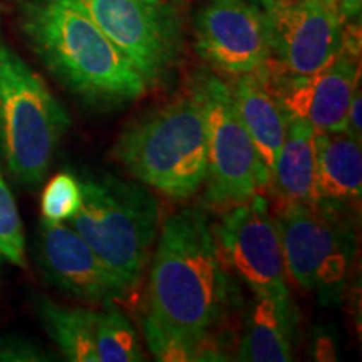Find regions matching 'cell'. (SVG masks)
Returning <instances> with one entry per match:
<instances>
[{
	"label": "cell",
	"instance_id": "6da1fadb",
	"mask_svg": "<svg viewBox=\"0 0 362 362\" xmlns=\"http://www.w3.org/2000/svg\"><path fill=\"white\" fill-rule=\"evenodd\" d=\"M233 279L202 208L163 221L148 284V315L192 337H214L235 307Z\"/></svg>",
	"mask_w": 362,
	"mask_h": 362
},
{
	"label": "cell",
	"instance_id": "7a4b0ae2",
	"mask_svg": "<svg viewBox=\"0 0 362 362\" xmlns=\"http://www.w3.org/2000/svg\"><path fill=\"white\" fill-rule=\"evenodd\" d=\"M19 24L40 62L88 107L119 110L146 94L141 74L79 0H22Z\"/></svg>",
	"mask_w": 362,
	"mask_h": 362
},
{
	"label": "cell",
	"instance_id": "3957f363",
	"mask_svg": "<svg viewBox=\"0 0 362 362\" xmlns=\"http://www.w3.org/2000/svg\"><path fill=\"white\" fill-rule=\"evenodd\" d=\"M112 153L144 187L175 202L194 197L208 173L205 115L194 89L129 121Z\"/></svg>",
	"mask_w": 362,
	"mask_h": 362
},
{
	"label": "cell",
	"instance_id": "277c9868",
	"mask_svg": "<svg viewBox=\"0 0 362 362\" xmlns=\"http://www.w3.org/2000/svg\"><path fill=\"white\" fill-rule=\"evenodd\" d=\"M81 206L69 220L126 291L138 287L158 237L160 206L143 183L112 175L79 181Z\"/></svg>",
	"mask_w": 362,
	"mask_h": 362
},
{
	"label": "cell",
	"instance_id": "5b68a950",
	"mask_svg": "<svg viewBox=\"0 0 362 362\" xmlns=\"http://www.w3.org/2000/svg\"><path fill=\"white\" fill-rule=\"evenodd\" d=\"M69 126L40 76L0 40V148L13 178L37 187Z\"/></svg>",
	"mask_w": 362,
	"mask_h": 362
},
{
	"label": "cell",
	"instance_id": "8992f818",
	"mask_svg": "<svg viewBox=\"0 0 362 362\" xmlns=\"http://www.w3.org/2000/svg\"><path fill=\"white\" fill-rule=\"evenodd\" d=\"M339 210L322 203H284L275 216L287 274L324 304L341 300L356 257L354 228Z\"/></svg>",
	"mask_w": 362,
	"mask_h": 362
},
{
	"label": "cell",
	"instance_id": "52a82bcc",
	"mask_svg": "<svg viewBox=\"0 0 362 362\" xmlns=\"http://www.w3.org/2000/svg\"><path fill=\"white\" fill-rule=\"evenodd\" d=\"M192 88L205 115L206 202L226 208L240 205L265 188L255 146L240 119L230 86L203 71L194 76Z\"/></svg>",
	"mask_w": 362,
	"mask_h": 362
},
{
	"label": "cell",
	"instance_id": "ba28073f",
	"mask_svg": "<svg viewBox=\"0 0 362 362\" xmlns=\"http://www.w3.org/2000/svg\"><path fill=\"white\" fill-rule=\"evenodd\" d=\"M79 2L148 88L171 78L183 49V17L173 0Z\"/></svg>",
	"mask_w": 362,
	"mask_h": 362
},
{
	"label": "cell",
	"instance_id": "9c48e42d",
	"mask_svg": "<svg viewBox=\"0 0 362 362\" xmlns=\"http://www.w3.org/2000/svg\"><path fill=\"white\" fill-rule=\"evenodd\" d=\"M216 243L226 269L242 280L252 293L288 296L285 282L282 237L269 202L260 193L232 210L214 225Z\"/></svg>",
	"mask_w": 362,
	"mask_h": 362
},
{
	"label": "cell",
	"instance_id": "30bf717a",
	"mask_svg": "<svg viewBox=\"0 0 362 362\" xmlns=\"http://www.w3.org/2000/svg\"><path fill=\"white\" fill-rule=\"evenodd\" d=\"M194 51L232 76L255 72L270 61L267 11L250 0H206L193 24Z\"/></svg>",
	"mask_w": 362,
	"mask_h": 362
},
{
	"label": "cell",
	"instance_id": "8fae6325",
	"mask_svg": "<svg viewBox=\"0 0 362 362\" xmlns=\"http://www.w3.org/2000/svg\"><path fill=\"white\" fill-rule=\"evenodd\" d=\"M265 11L269 66L280 74H312L341 51L346 24L336 7L320 0H275Z\"/></svg>",
	"mask_w": 362,
	"mask_h": 362
},
{
	"label": "cell",
	"instance_id": "7c38bea8",
	"mask_svg": "<svg viewBox=\"0 0 362 362\" xmlns=\"http://www.w3.org/2000/svg\"><path fill=\"white\" fill-rule=\"evenodd\" d=\"M267 72L287 119H304L315 131H346L351 99L361 88L359 52L341 47L327 64L307 76L280 74L269 64Z\"/></svg>",
	"mask_w": 362,
	"mask_h": 362
},
{
	"label": "cell",
	"instance_id": "4fadbf2b",
	"mask_svg": "<svg viewBox=\"0 0 362 362\" xmlns=\"http://www.w3.org/2000/svg\"><path fill=\"white\" fill-rule=\"evenodd\" d=\"M39 253L47 279L71 297L110 307L128 296L84 238L62 221H40Z\"/></svg>",
	"mask_w": 362,
	"mask_h": 362
},
{
	"label": "cell",
	"instance_id": "5bb4252c",
	"mask_svg": "<svg viewBox=\"0 0 362 362\" xmlns=\"http://www.w3.org/2000/svg\"><path fill=\"white\" fill-rule=\"evenodd\" d=\"M230 90L240 119L255 146L265 188H269L275 161L287 134L288 119L272 88L267 66L255 72L237 76Z\"/></svg>",
	"mask_w": 362,
	"mask_h": 362
},
{
	"label": "cell",
	"instance_id": "9a60e30c",
	"mask_svg": "<svg viewBox=\"0 0 362 362\" xmlns=\"http://www.w3.org/2000/svg\"><path fill=\"white\" fill-rule=\"evenodd\" d=\"M291 293H253L243 317L237 359L243 362H287L293 359Z\"/></svg>",
	"mask_w": 362,
	"mask_h": 362
},
{
	"label": "cell",
	"instance_id": "2e32d148",
	"mask_svg": "<svg viewBox=\"0 0 362 362\" xmlns=\"http://www.w3.org/2000/svg\"><path fill=\"white\" fill-rule=\"evenodd\" d=\"M315 187L319 203L356 205L362 194L361 139L347 131H315Z\"/></svg>",
	"mask_w": 362,
	"mask_h": 362
},
{
	"label": "cell",
	"instance_id": "e0dca14e",
	"mask_svg": "<svg viewBox=\"0 0 362 362\" xmlns=\"http://www.w3.org/2000/svg\"><path fill=\"white\" fill-rule=\"evenodd\" d=\"M270 187L279 197L280 205H319L315 187V129L307 121L288 119Z\"/></svg>",
	"mask_w": 362,
	"mask_h": 362
},
{
	"label": "cell",
	"instance_id": "ac0fdd59",
	"mask_svg": "<svg viewBox=\"0 0 362 362\" xmlns=\"http://www.w3.org/2000/svg\"><path fill=\"white\" fill-rule=\"evenodd\" d=\"M45 332L57 344L67 361L99 362L96 330L99 310L84 307H61L49 298L35 304Z\"/></svg>",
	"mask_w": 362,
	"mask_h": 362
},
{
	"label": "cell",
	"instance_id": "d6986e66",
	"mask_svg": "<svg viewBox=\"0 0 362 362\" xmlns=\"http://www.w3.org/2000/svg\"><path fill=\"white\" fill-rule=\"evenodd\" d=\"M143 334L146 344L161 362H202V361H228L225 352L220 349V344L215 337H192L180 334L165 325L158 324L148 314L143 320Z\"/></svg>",
	"mask_w": 362,
	"mask_h": 362
},
{
	"label": "cell",
	"instance_id": "ffe728a7",
	"mask_svg": "<svg viewBox=\"0 0 362 362\" xmlns=\"http://www.w3.org/2000/svg\"><path fill=\"white\" fill-rule=\"evenodd\" d=\"M96 351L99 362L144 361L141 342L134 325L116 305L99 310L96 330Z\"/></svg>",
	"mask_w": 362,
	"mask_h": 362
},
{
	"label": "cell",
	"instance_id": "44dd1931",
	"mask_svg": "<svg viewBox=\"0 0 362 362\" xmlns=\"http://www.w3.org/2000/svg\"><path fill=\"white\" fill-rule=\"evenodd\" d=\"M0 255L11 264L25 269V235L17 203L0 173Z\"/></svg>",
	"mask_w": 362,
	"mask_h": 362
},
{
	"label": "cell",
	"instance_id": "7402d4cb",
	"mask_svg": "<svg viewBox=\"0 0 362 362\" xmlns=\"http://www.w3.org/2000/svg\"><path fill=\"white\" fill-rule=\"evenodd\" d=\"M81 206V187L76 176L59 173L44 188L40 210L49 221H69Z\"/></svg>",
	"mask_w": 362,
	"mask_h": 362
},
{
	"label": "cell",
	"instance_id": "603a6c76",
	"mask_svg": "<svg viewBox=\"0 0 362 362\" xmlns=\"http://www.w3.org/2000/svg\"><path fill=\"white\" fill-rule=\"evenodd\" d=\"M37 347L21 339H0V361H44Z\"/></svg>",
	"mask_w": 362,
	"mask_h": 362
},
{
	"label": "cell",
	"instance_id": "cb8c5ba5",
	"mask_svg": "<svg viewBox=\"0 0 362 362\" xmlns=\"http://www.w3.org/2000/svg\"><path fill=\"white\" fill-rule=\"evenodd\" d=\"M361 88L356 89L354 96L351 99L349 110H347V126L346 131L351 133L352 136L361 139V133H362V121H361Z\"/></svg>",
	"mask_w": 362,
	"mask_h": 362
},
{
	"label": "cell",
	"instance_id": "d4e9b609",
	"mask_svg": "<svg viewBox=\"0 0 362 362\" xmlns=\"http://www.w3.org/2000/svg\"><path fill=\"white\" fill-rule=\"evenodd\" d=\"M362 0H337V11L344 24L361 19Z\"/></svg>",
	"mask_w": 362,
	"mask_h": 362
},
{
	"label": "cell",
	"instance_id": "484cf974",
	"mask_svg": "<svg viewBox=\"0 0 362 362\" xmlns=\"http://www.w3.org/2000/svg\"><path fill=\"white\" fill-rule=\"evenodd\" d=\"M250 2H253V4H257V6H264L265 8H269L272 4L275 2V0H250Z\"/></svg>",
	"mask_w": 362,
	"mask_h": 362
},
{
	"label": "cell",
	"instance_id": "4316f807",
	"mask_svg": "<svg viewBox=\"0 0 362 362\" xmlns=\"http://www.w3.org/2000/svg\"><path fill=\"white\" fill-rule=\"evenodd\" d=\"M320 2H324V4H327V6H330V7H336L337 8V0H320Z\"/></svg>",
	"mask_w": 362,
	"mask_h": 362
},
{
	"label": "cell",
	"instance_id": "83f0119b",
	"mask_svg": "<svg viewBox=\"0 0 362 362\" xmlns=\"http://www.w3.org/2000/svg\"><path fill=\"white\" fill-rule=\"evenodd\" d=\"M0 257H2V255H0Z\"/></svg>",
	"mask_w": 362,
	"mask_h": 362
}]
</instances>
